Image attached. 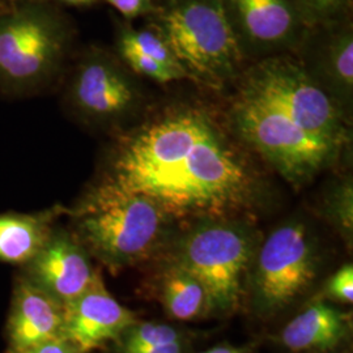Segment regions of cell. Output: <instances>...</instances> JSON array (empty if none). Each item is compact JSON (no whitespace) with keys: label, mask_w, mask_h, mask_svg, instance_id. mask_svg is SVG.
I'll return each instance as SVG.
<instances>
[{"label":"cell","mask_w":353,"mask_h":353,"mask_svg":"<svg viewBox=\"0 0 353 353\" xmlns=\"http://www.w3.org/2000/svg\"><path fill=\"white\" fill-rule=\"evenodd\" d=\"M103 178L151 198L174 220L242 216L261 188L252 165L196 108L173 109L122 137Z\"/></svg>","instance_id":"6da1fadb"},{"label":"cell","mask_w":353,"mask_h":353,"mask_svg":"<svg viewBox=\"0 0 353 353\" xmlns=\"http://www.w3.org/2000/svg\"><path fill=\"white\" fill-rule=\"evenodd\" d=\"M72 234L112 271L139 265L170 239L172 216L151 198L103 178L71 212Z\"/></svg>","instance_id":"7a4b0ae2"},{"label":"cell","mask_w":353,"mask_h":353,"mask_svg":"<svg viewBox=\"0 0 353 353\" xmlns=\"http://www.w3.org/2000/svg\"><path fill=\"white\" fill-rule=\"evenodd\" d=\"M72 29L50 0L8 3L0 11V93L32 97L63 72Z\"/></svg>","instance_id":"3957f363"},{"label":"cell","mask_w":353,"mask_h":353,"mask_svg":"<svg viewBox=\"0 0 353 353\" xmlns=\"http://www.w3.org/2000/svg\"><path fill=\"white\" fill-rule=\"evenodd\" d=\"M261 241L242 216L202 219L176 239L169 259L202 283L210 313L230 314L240 307Z\"/></svg>","instance_id":"277c9868"},{"label":"cell","mask_w":353,"mask_h":353,"mask_svg":"<svg viewBox=\"0 0 353 353\" xmlns=\"http://www.w3.org/2000/svg\"><path fill=\"white\" fill-rule=\"evenodd\" d=\"M190 80L221 88L241 74L245 52L223 0H172L156 29Z\"/></svg>","instance_id":"5b68a950"},{"label":"cell","mask_w":353,"mask_h":353,"mask_svg":"<svg viewBox=\"0 0 353 353\" xmlns=\"http://www.w3.org/2000/svg\"><path fill=\"white\" fill-rule=\"evenodd\" d=\"M229 115L239 138L294 188L330 168L343 150L309 134L276 105L246 89L239 90Z\"/></svg>","instance_id":"8992f818"},{"label":"cell","mask_w":353,"mask_h":353,"mask_svg":"<svg viewBox=\"0 0 353 353\" xmlns=\"http://www.w3.org/2000/svg\"><path fill=\"white\" fill-rule=\"evenodd\" d=\"M240 88L276 105L309 134L339 147L350 141L347 115L301 64L288 57L261 61L243 77Z\"/></svg>","instance_id":"52a82bcc"},{"label":"cell","mask_w":353,"mask_h":353,"mask_svg":"<svg viewBox=\"0 0 353 353\" xmlns=\"http://www.w3.org/2000/svg\"><path fill=\"white\" fill-rule=\"evenodd\" d=\"M318 272L314 240L301 221H288L261 241L246 290L261 316H275L310 288Z\"/></svg>","instance_id":"ba28073f"},{"label":"cell","mask_w":353,"mask_h":353,"mask_svg":"<svg viewBox=\"0 0 353 353\" xmlns=\"http://www.w3.org/2000/svg\"><path fill=\"white\" fill-rule=\"evenodd\" d=\"M64 101L83 123L113 130L135 114L141 99L135 80L117 55L90 49L75 64Z\"/></svg>","instance_id":"9c48e42d"},{"label":"cell","mask_w":353,"mask_h":353,"mask_svg":"<svg viewBox=\"0 0 353 353\" xmlns=\"http://www.w3.org/2000/svg\"><path fill=\"white\" fill-rule=\"evenodd\" d=\"M241 49L255 54L285 50L300 42L307 23L294 0H223Z\"/></svg>","instance_id":"30bf717a"},{"label":"cell","mask_w":353,"mask_h":353,"mask_svg":"<svg viewBox=\"0 0 353 353\" xmlns=\"http://www.w3.org/2000/svg\"><path fill=\"white\" fill-rule=\"evenodd\" d=\"M26 278L67 306L88 290L99 272L72 232L54 228L42 249L26 265Z\"/></svg>","instance_id":"8fae6325"},{"label":"cell","mask_w":353,"mask_h":353,"mask_svg":"<svg viewBox=\"0 0 353 353\" xmlns=\"http://www.w3.org/2000/svg\"><path fill=\"white\" fill-rule=\"evenodd\" d=\"M134 322L135 314L108 292L99 274L88 290L64 306L62 338L87 353L117 341Z\"/></svg>","instance_id":"7c38bea8"},{"label":"cell","mask_w":353,"mask_h":353,"mask_svg":"<svg viewBox=\"0 0 353 353\" xmlns=\"http://www.w3.org/2000/svg\"><path fill=\"white\" fill-rule=\"evenodd\" d=\"M64 307L32 280L23 276L13 293L8 341L13 353H23L45 341L62 338Z\"/></svg>","instance_id":"4fadbf2b"},{"label":"cell","mask_w":353,"mask_h":353,"mask_svg":"<svg viewBox=\"0 0 353 353\" xmlns=\"http://www.w3.org/2000/svg\"><path fill=\"white\" fill-rule=\"evenodd\" d=\"M115 49L117 57L137 75L160 84L189 79L157 30L121 26L117 33Z\"/></svg>","instance_id":"5bb4252c"},{"label":"cell","mask_w":353,"mask_h":353,"mask_svg":"<svg viewBox=\"0 0 353 353\" xmlns=\"http://www.w3.org/2000/svg\"><path fill=\"white\" fill-rule=\"evenodd\" d=\"M351 330V316L316 300L281 330L280 341L292 352H322L339 347Z\"/></svg>","instance_id":"9a60e30c"},{"label":"cell","mask_w":353,"mask_h":353,"mask_svg":"<svg viewBox=\"0 0 353 353\" xmlns=\"http://www.w3.org/2000/svg\"><path fill=\"white\" fill-rule=\"evenodd\" d=\"M61 207L34 214L0 212V262L26 265L50 237Z\"/></svg>","instance_id":"2e32d148"},{"label":"cell","mask_w":353,"mask_h":353,"mask_svg":"<svg viewBox=\"0 0 353 353\" xmlns=\"http://www.w3.org/2000/svg\"><path fill=\"white\" fill-rule=\"evenodd\" d=\"M316 71H307L347 115L353 93V37L351 30L334 33L318 52Z\"/></svg>","instance_id":"e0dca14e"},{"label":"cell","mask_w":353,"mask_h":353,"mask_svg":"<svg viewBox=\"0 0 353 353\" xmlns=\"http://www.w3.org/2000/svg\"><path fill=\"white\" fill-rule=\"evenodd\" d=\"M161 303L166 313L176 321H191L210 313L208 296L202 283L170 259L165 265L161 281Z\"/></svg>","instance_id":"ac0fdd59"},{"label":"cell","mask_w":353,"mask_h":353,"mask_svg":"<svg viewBox=\"0 0 353 353\" xmlns=\"http://www.w3.org/2000/svg\"><path fill=\"white\" fill-rule=\"evenodd\" d=\"M119 353H137L165 344L185 341L183 332L172 325L134 322L117 338Z\"/></svg>","instance_id":"d6986e66"},{"label":"cell","mask_w":353,"mask_h":353,"mask_svg":"<svg viewBox=\"0 0 353 353\" xmlns=\"http://www.w3.org/2000/svg\"><path fill=\"white\" fill-rule=\"evenodd\" d=\"M323 214L350 246L353 237V183L351 176L338 179L323 196Z\"/></svg>","instance_id":"ffe728a7"},{"label":"cell","mask_w":353,"mask_h":353,"mask_svg":"<svg viewBox=\"0 0 353 353\" xmlns=\"http://www.w3.org/2000/svg\"><path fill=\"white\" fill-rule=\"evenodd\" d=\"M325 294L335 303H352L353 267L351 263L343 265L328 279Z\"/></svg>","instance_id":"44dd1931"},{"label":"cell","mask_w":353,"mask_h":353,"mask_svg":"<svg viewBox=\"0 0 353 353\" xmlns=\"http://www.w3.org/2000/svg\"><path fill=\"white\" fill-rule=\"evenodd\" d=\"M348 0H294L307 23L327 20L338 14Z\"/></svg>","instance_id":"7402d4cb"},{"label":"cell","mask_w":353,"mask_h":353,"mask_svg":"<svg viewBox=\"0 0 353 353\" xmlns=\"http://www.w3.org/2000/svg\"><path fill=\"white\" fill-rule=\"evenodd\" d=\"M126 19H135L152 10V0H105Z\"/></svg>","instance_id":"603a6c76"},{"label":"cell","mask_w":353,"mask_h":353,"mask_svg":"<svg viewBox=\"0 0 353 353\" xmlns=\"http://www.w3.org/2000/svg\"><path fill=\"white\" fill-rule=\"evenodd\" d=\"M23 353H81L74 344L63 338H57L52 341H45Z\"/></svg>","instance_id":"cb8c5ba5"},{"label":"cell","mask_w":353,"mask_h":353,"mask_svg":"<svg viewBox=\"0 0 353 353\" xmlns=\"http://www.w3.org/2000/svg\"><path fill=\"white\" fill-rule=\"evenodd\" d=\"M185 345H186L185 341H176V343L165 344V345L154 347V348H150V350L137 353H185Z\"/></svg>","instance_id":"d4e9b609"},{"label":"cell","mask_w":353,"mask_h":353,"mask_svg":"<svg viewBox=\"0 0 353 353\" xmlns=\"http://www.w3.org/2000/svg\"><path fill=\"white\" fill-rule=\"evenodd\" d=\"M199 353H248L243 348H239V347H233V345H229V344H221V345H217L214 348H210L207 351H203Z\"/></svg>","instance_id":"484cf974"},{"label":"cell","mask_w":353,"mask_h":353,"mask_svg":"<svg viewBox=\"0 0 353 353\" xmlns=\"http://www.w3.org/2000/svg\"><path fill=\"white\" fill-rule=\"evenodd\" d=\"M58 1H61V3H63V4H67V6L79 7V6H88V4H92L94 0H58Z\"/></svg>","instance_id":"4316f807"},{"label":"cell","mask_w":353,"mask_h":353,"mask_svg":"<svg viewBox=\"0 0 353 353\" xmlns=\"http://www.w3.org/2000/svg\"><path fill=\"white\" fill-rule=\"evenodd\" d=\"M8 4V0H0V11Z\"/></svg>","instance_id":"83f0119b"},{"label":"cell","mask_w":353,"mask_h":353,"mask_svg":"<svg viewBox=\"0 0 353 353\" xmlns=\"http://www.w3.org/2000/svg\"><path fill=\"white\" fill-rule=\"evenodd\" d=\"M14 1H21V0H8V3H14Z\"/></svg>","instance_id":"f1b7e54d"}]
</instances>
